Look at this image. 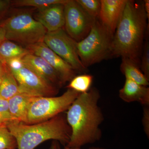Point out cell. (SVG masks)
Segmentation results:
<instances>
[{"instance_id":"f546056e","label":"cell","mask_w":149,"mask_h":149,"mask_svg":"<svg viewBox=\"0 0 149 149\" xmlns=\"http://www.w3.org/2000/svg\"><path fill=\"white\" fill-rule=\"evenodd\" d=\"M5 69V64L1 62L0 61V84L2 78L3 73Z\"/></svg>"},{"instance_id":"5b68a950","label":"cell","mask_w":149,"mask_h":149,"mask_svg":"<svg viewBox=\"0 0 149 149\" xmlns=\"http://www.w3.org/2000/svg\"><path fill=\"white\" fill-rule=\"evenodd\" d=\"M5 31L6 40L19 43L25 47L43 42L45 28L27 11L14 13L1 24Z\"/></svg>"},{"instance_id":"9c48e42d","label":"cell","mask_w":149,"mask_h":149,"mask_svg":"<svg viewBox=\"0 0 149 149\" xmlns=\"http://www.w3.org/2000/svg\"><path fill=\"white\" fill-rule=\"evenodd\" d=\"M17 81L19 93L35 97H53L58 88L48 83L23 63L15 69H10Z\"/></svg>"},{"instance_id":"ac0fdd59","label":"cell","mask_w":149,"mask_h":149,"mask_svg":"<svg viewBox=\"0 0 149 149\" xmlns=\"http://www.w3.org/2000/svg\"><path fill=\"white\" fill-rule=\"evenodd\" d=\"M19 93L17 81L8 67L5 64L4 71L0 84V98L8 100Z\"/></svg>"},{"instance_id":"4316f807","label":"cell","mask_w":149,"mask_h":149,"mask_svg":"<svg viewBox=\"0 0 149 149\" xmlns=\"http://www.w3.org/2000/svg\"><path fill=\"white\" fill-rule=\"evenodd\" d=\"M144 8L146 14L147 18L149 21V0H144L143 1Z\"/></svg>"},{"instance_id":"8fae6325","label":"cell","mask_w":149,"mask_h":149,"mask_svg":"<svg viewBox=\"0 0 149 149\" xmlns=\"http://www.w3.org/2000/svg\"><path fill=\"white\" fill-rule=\"evenodd\" d=\"M23 63L48 83L61 88L62 82L58 73L44 59L29 54L22 58Z\"/></svg>"},{"instance_id":"9a60e30c","label":"cell","mask_w":149,"mask_h":149,"mask_svg":"<svg viewBox=\"0 0 149 149\" xmlns=\"http://www.w3.org/2000/svg\"><path fill=\"white\" fill-rule=\"evenodd\" d=\"M34 97L26 93H19L8 100L9 109L13 120L12 123H27L29 105Z\"/></svg>"},{"instance_id":"7a4b0ae2","label":"cell","mask_w":149,"mask_h":149,"mask_svg":"<svg viewBox=\"0 0 149 149\" xmlns=\"http://www.w3.org/2000/svg\"><path fill=\"white\" fill-rule=\"evenodd\" d=\"M100 97L97 88H91L87 93H80L68 109L66 119L71 136L66 146L80 148L101 138L100 125L104 116L98 105Z\"/></svg>"},{"instance_id":"7402d4cb","label":"cell","mask_w":149,"mask_h":149,"mask_svg":"<svg viewBox=\"0 0 149 149\" xmlns=\"http://www.w3.org/2000/svg\"><path fill=\"white\" fill-rule=\"evenodd\" d=\"M84 11L94 19L98 18L101 8L100 0H76Z\"/></svg>"},{"instance_id":"44dd1931","label":"cell","mask_w":149,"mask_h":149,"mask_svg":"<svg viewBox=\"0 0 149 149\" xmlns=\"http://www.w3.org/2000/svg\"><path fill=\"white\" fill-rule=\"evenodd\" d=\"M16 140L6 125H0V149H17Z\"/></svg>"},{"instance_id":"8992f818","label":"cell","mask_w":149,"mask_h":149,"mask_svg":"<svg viewBox=\"0 0 149 149\" xmlns=\"http://www.w3.org/2000/svg\"><path fill=\"white\" fill-rule=\"evenodd\" d=\"M80 93L68 89L58 97H35L30 103L27 123L32 124L53 118L67 110Z\"/></svg>"},{"instance_id":"e0dca14e","label":"cell","mask_w":149,"mask_h":149,"mask_svg":"<svg viewBox=\"0 0 149 149\" xmlns=\"http://www.w3.org/2000/svg\"><path fill=\"white\" fill-rule=\"evenodd\" d=\"M29 54L27 48L10 40H5L0 45V61L3 63L13 59L22 58Z\"/></svg>"},{"instance_id":"6da1fadb","label":"cell","mask_w":149,"mask_h":149,"mask_svg":"<svg viewBox=\"0 0 149 149\" xmlns=\"http://www.w3.org/2000/svg\"><path fill=\"white\" fill-rule=\"evenodd\" d=\"M148 29L143 1L127 0L113 35L112 58H125L140 66Z\"/></svg>"},{"instance_id":"d6986e66","label":"cell","mask_w":149,"mask_h":149,"mask_svg":"<svg viewBox=\"0 0 149 149\" xmlns=\"http://www.w3.org/2000/svg\"><path fill=\"white\" fill-rule=\"evenodd\" d=\"M93 77L90 74H80L75 76L70 81L67 86L68 89H70L80 93H86L90 90Z\"/></svg>"},{"instance_id":"83f0119b","label":"cell","mask_w":149,"mask_h":149,"mask_svg":"<svg viewBox=\"0 0 149 149\" xmlns=\"http://www.w3.org/2000/svg\"><path fill=\"white\" fill-rule=\"evenodd\" d=\"M5 40H6L5 31L4 28L0 25V45Z\"/></svg>"},{"instance_id":"5bb4252c","label":"cell","mask_w":149,"mask_h":149,"mask_svg":"<svg viewBox=\"0 0 149 149\" xmlns=\"http://www.w3.org/2000/svg\"><path fill=\"white\" fill-rule=\"evenodd\" d=\"M120 98L126 102H138L144 106H149V88L125 78L124 85L119 92Z\"/></svg>"},{"instance_id":"7c38bea8","label":"cell","mask_w":149,"mask_h":149,"mask_svg":"<svg viewBox=\"0 0 149 149\" xmlns=\"http://www.w3.org/2000/svg\"><path fill=\"white\" fill-rule=\"evenodd\" d=\"M127 0H100L98 19L113 35Z\"/></svg>"},{"instance_id":"4dcf8cb0","label":"cell","mask_w":149,"mask_h":149,"mask_svg":"<svg viewBox=\"0 0 149 149\" xmlns=\"http://www.w3.org/2000/svg\"><path fill=\"white\" fill-rule=\"evenodd\" d=\"M64 149H81L78 148H69V147L66 146H65ZM90 149H105L102 148H90Z\"/></svg>"},{"instance_id":"f1b7e54d","label":"cell","mask_w":149,"mask_h":149,"mask_svg":"<svg viewBox=\"0 0 149 149\" xmlns=\"http://www.w3.org/2000/svg\"><path fill=\"white\" fill-rule=\"evenodd\" d=\"M50 149H61L59 142L57 141H53L51 144Z\"/></svg>"},{"instance_id":"ba28073f","label":"cell","mask_w":149,"mask_h":149,"mask_svg":"<svg viewBox=\"0 0 149 149\" xmlns=\"http://www.w3.org/2000/svg\"><path fill=\"white\" fill-rule=\"evenodd\" d=\"M64 6L65 31L74 41L80 42L88 35L96 19L86 13L76 0H68Z\"/></svg>"},{"instance_id":"d4e9b609","label":"cell","mask_w":149,"mask_h":149,"mask_svg":"<svg viewBox=\"0 0 149 149\" xmlns=\"http://www.w3.org/2000/svg\"><path fill=\"white\" fill-rule=\"evenodd\" d=\"M10 6V1L0 0V24L7 13Z\"/></svg>"},{"instance_id":"30bf717a","label":"cell","mask_w":149,"mask_h":149,"mask_svg":"<svg viewBox=\"0 0 149 149\" xmlns=\"http://www.w3.org/2000/svg\"><path fill=\"white\" fill-rule=\"evenodd\" d=\"M30 54L45 60L58 73L63 85L76 76V71L71 65L51 50L44 42L25 47Z\"/></svg>"},{"instance_id":"484cf974","label":"cell","mask_w":149,"mask_h":149,"mask_svg":"<svg viewBox=\"0 0 149 149\" xmlns=\"http://www.w3.org/2000/svg\"><path fill=\"white\" fill-rule=\"evenodd\" d=\"M143 124L144 131L149 138V106H144Z\"/></svg>"},{"instance_id":"3957f363","label":"cell","mask_w":149,"mask_h":149,"mask_svg":"<svg viewBox=\"0 0 149 149\" xmlns=\"http://www.w3.org/2000/svg\"><path fill=\"white\" fill-rule=\"evenodd\" d=\"M7 127L16 140L17 149H35L42 143L50 140L66 146L71 136L66 117L61 113L35 124L10 123Z\"/></svg>"},{"instance_id":"cb8c5ba5","label":"cell","mask_w":149,"mask_h":149,"mask_svg":"<svg viewBox=\"0 0 149 149\" xmlns=\"http://www.w3.org/2000/svg\"><path fill=\"white\" fill-rule=\"evenodd\" d=\"M13 123L9 109L8 100L0 98V125L7 126Z\"/></svg>"},{"instance_id":"2e32d148","label":"cell","mask_w":149,"mask_h":149,"mask_svg":"<svg viewBox=\"0 0 149 149\" xmlns=\"http://www.w3.org/2000/svg\"><path fill=\"white\" fill-rule=\"evenodd\" d=\"M121 59L120 71L125 75V78L147 87L149 85V80L142 72L140 66L129 59L121 58Z\"/></svg>"},{"instance_id":"277c9868","label":"cell","mask_w":149,"mask_h":149,"mask_svg":"<svg viewBox=\"0 0 149 149\" xmlns=\"http://www.w3.org/2000/svg\"><path fill=\"white\" fill-rule=\"evenodd\" d=\"M113 37L99 19H96L88 35L76 44L77 54L86 68L112 58Z\"/></svg>"},{"instance_id":"603a6c76","label":"cell","mask_w":149,"mask_h":149,"mask_svg":"<svg viewBox=\"0 0 149 149\" xmlns=\"http://www.w3.org/2000/svg\"><path fill=\"white\" fill-rule=\"evenodd\" d=\"M140 67L141 71L149 80V42L146 38L142 51Z\"/></svg>"},{"instance_id":"4fadbf2b","label":"cell","mask_w":149,"mask_h":149,"mask_svg":"<svg viewBox=\"0 0 149 149\" xmlns=\"http://www.w3.org/2000/svg\"><path fill=\"white\" fill-rule=\"evenodd\" d=\"M64 4H55L38 10L35 18L47 32L63 29L65 26Z\"/></svg>"},{"instance_id":"ffe728a7","label":"cell","mask_w":149,"mask_h":149,"mask_svg":"<svg viewBox=\"0 0 149 149\" xmlns=\"http://www.w3.org/2000/svg\"><path fill=\"white\" fill-rule=\"evenodd\" d=\"M68 0H15L11 1V6L16 7H33L38 10L55 4H65Z\"/></svg>"},{"instance_id":"52a82bcc","label":"cell","mask_w":149,"mask_h":149,"mask_svg":"<svg viewBox=\"0 0 149 149\" xmlns=\"http://www.w3.org/2000/svg\"><path fill=\"white\" fill-rule=\"evenodd\" d=\"M43 42L51 50L80 73L87 72L81 62L77 53V42L72 39L65 31L61 29L52 32H47Z\"/></svg>"}]
</instances>
